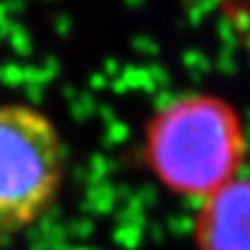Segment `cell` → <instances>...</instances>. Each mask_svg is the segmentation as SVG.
<instances>
[{
    "mask_svg": "<svg viewBox=\"0 0 250 250\" xmlns=\"http://www.w3.org/2000/svg\"><path fill=\"white\" fill-rule=\"evenodd\" d=\"M248 150L238 111L215 94H184L146 125L144 159L167 190L205 200L238 177Z\"/></svg>",
    "mask_w": 250,
    "mask_h": 250,
    "instance_id": "obj_1",
    "label": "cell"
},
{
    "mask_svg": "<svg viewBox=\"0 0 250 250\" xmlns=\"http://www.w3.org/2000/svg\"><path fill=\"white\" fill-rule=\"evenodd\" d=\"M65 177L61 131L40 108L0 104V236L31 228L52 208Z\"/></svg>",
    "mask_w": 250,
    "mask_h": 250,
    "instance_id": "obj_2",
    "label": "cell"
},
{
    "mask_svg": "<svg viewBox=\"0 0 250 250\" xmlns=\"http://www.w3.org/2000/svg\"><path fill=\"white\" fill-rule=\"evenodd\" d=\"M192 236L198 250H250V179L236 177L200 202Z\"/></svg>",
    "mask_w": 250,
    "mask_h": 250,
    "instance_id": "obj_3",
    "label": "cell"
}]
</instances>
